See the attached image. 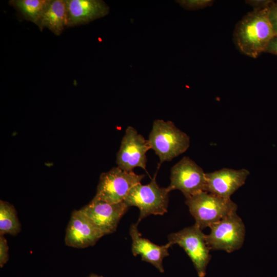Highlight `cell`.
<instances>
[{"instance_id": "21", "label": "cell", "mask_w": 277, "mask_h": 277, "mask_svg": "<svg viewBox=\"0 0 277 277\" xmlns=\"http://www.w3.org/2000/svg\"><path fill=\"white\" fill-rule=\"evenodd\" d=\"M246 3L254 8L253 9H261L268 7L271 2L266 1L250 0L246 1Z\"/></svg>"}, {"instance_id": "17", "label": "cell", "mask_w": 277, "mask_h": 277, "mask_svg": "<svg viewBox=\"0 0 277 277\" xmlns=\"http://www.w3.org/2000/svg\"><path fill=\"white\" fill-rule=\"evenodd\" d=\"M21 230V225L14 207L7 202L0 201V235H16Z\"/></svg>"}, {"instance_id": "2", "label": "cell", "mask_w": 277, "mask_h": 277, "mask_svg": "<svg viewBox=\"0 0 277 277\" xmlns=\"http://www.w3.org/2000/svg\"><path fill=\"white\" fill-rule=\"evenodd\" d=\"M147 140L150 149L159 158V166L185 152L190 143L188 135L172 122L159 119L153 122Z\"/></svg>"}, {"instance_id": "19", "label": "cell", "mask_w": 277, "mask_h": 277, "mask_svg": "<svg viewBox=\"0 0 277 277\" xmlns=\"http://www.w3.org/2000/svg\"><path fill=\"white\" fill-rule=\"evenodd\" d=\"M8 245L4 235L0 236V267H3L9 260Z\"/></svg>"}, {"instance_id": "13", "label": "cell", "mask_w": 277, "mask_h": 277, "mask_svg": "<svg viewBox=\"0 0 277 277\" xmlns=\"http://www.w3.org/2000/svg\"><path fill=\"white\" fill-rule=\"evenodd\" d=\"M68 27L88 24L107 15L109 6L102 0H65Z\"/></svg>"}, {"instance_id": "3", "label": "cell", "mask_w": 277, "mask_h": 277, "mask_svg": "<svg viewBox=\"0 0 277 277\" xmlns=\"http://www.w3.org/2000/svg\"><path fill=\"white\" fill-rule=\"evenodd\" d=\"M185 203L195 219V225L201 230L236 212L238 209L237 205L231 199H225L205 191L186 199Z\"/></svg>"}, {"instance_id": "8", "label": "cell", "mask_w": 277, "mask_h": 277, "mask_svg": "<svg viewBox=\"0 0 277 277\" xmlns=\"http://www.w3.org/2000/svg\"><path fill=\"white\" fill-rule=\"evenodd\" d=\"M206 173L188 156L183 157L171 169L170 183L167 187L170 192L180 190L186 199L206 191Z\"/></svg>"}, {"instance_id": "18", "label": "cell", "mask_w": 277, "mask_h": 277, "mask_svg": "<svg viewBox=\"0 0 277 277\" xmlns=\"http://www.w3.org/2000/svg\"><path fill=\"white\" fill-rule=\"evenodd\" d=\"M183 8L187 10H197L211 6L212 0H180L176 1Z\"/></svg>"}, {"instance_id": "5", "label": "cell", "mask_w": 277, "mask_h": 277, "mask_svg": "<svg viewBox=\"0 0 277 277\" xmlns=\"http://www.w3.org/2000/svg\"><path fill=\"white\" fill-rule=\"evenodd\" d=\"M144 177V174H137L133 171L113 167L101 174L94 197L111 204L123 202L130 190L141 183Z\"/></svg>"}, {"instance_id": "11", "label": "cell", "mask_w": 277, "mask_h": 277, "mask_svg": "<svg viewBox=\"0 0 277 277\" xmlns=\"http://www.w3.org/2000/svg\"><path fill=\"white\" fill-rule=\"evenodd\" d=\"M104 235L81 210H74L67 225L65 238L69 247L84 248L93 246Z\"/></svg>"}, {"instance_id": "4", "label": "cell", "mask_w": 277, "mask_h": 277, "mask_svg": "<svg viewBox=\"0 0 277 277\" xmlns=\"http://www.w3.org/2000/svg\"><path fill=\"white\" fill-rule=\"evenodd\" d=\"M156 174L149 184L134 186L124 201L128 207L135 206L139 209L137 223L150 215H163L167 212L170 191L167 187L157 185Z\"/></svg>"}, {"instance_id": "14", "label": "cell", "mask_w": 277, "mask_h": 277, "mask_svg": "<svg viewBox=\"0 0 277 277\" xmlns=\"http://www.w3.org/2000/svg\"><path fill=\"white\" fill-rule=\"evenodd\" d=\"M137 223L132 224L130 228L132 254L134 256L140 255L142 261L151 264L160 272H164L163 261L169 255L168 249L172 245L169 243L164 245H157L143 238L137 229Z\"/></svg>"}, {"instance_id": "1", "label": "cell", "mask_w": 277, "mask_h": 277, "mask_svg": "<svg viewBox=\"0 0 277 277\" xmlns=\"http://www.w3.org/2000/svg\"><path fill=\"white\" fill-rule=\"evenodd\" d=\"M268 7L253 9L246 14L235 26L233 39L244 54L256 58L275 36L268 18Z\"/></svg>"}, {"instance_id": "12", "label": "cell", "mask_w": 277, "mask_h": 277, "mask_svg": "<svg viewBox=\"0 0 277 277\" xmlns=\"http://www.w3.org/2000/svg\"><path fill=\"white\" fill-rule=\"evenodd\" d=\"M250 174L246 169L235 170L224 168L206 173V191L225 199L242 186Z\"/></svg>"}, {"instance_id": "9", "label": "cell", "mask_w": 277, "mask_h": 277, "mask_svg": "<svg viewBox=\"0 0 277 277\" xmlns=\"http://www.w3.org/2000/svg\"><path fill=\"white\" fill-rule=\"evenodd\" d=\"M149 149L148 140L134 127L128 126L116 154L117 167L127 171H132L136 167L146 169V153Z\"/></svg>"}, {"instance_id": "7", "label": "cell", "mask_w": 277, "mask_h": 277, "mask_svg": "<svg viewBox=\"0 0 277 277\" xmlns=\"http://www.w3.org/2000/svg\"><path fill=\"white\" fill-rule=\"evenodd\" d=\"M205 234L197 226L185 228L168 235V243L183 248L192 262L199 277H204L210 259V249L205 240Z\"/></svg>"}, {"instance_id": "20", "label": "cell", "mask_w": 277, "mask_h": 277, "mask_svg": "<svg viewBox=\"0 0 277 277\" xmlns=\"http://www.w3.org/2000/svg\"><path fill=\"white\" fill-rule=\"evenodd\" d=\"M268 18L275 36H277V3H270L268 8Z\"/></svg>"}, {"instance_id": "23", "label": "cell", "mask_w": 277, "mask_h": 277, "mask_svg": "<svg viewBox=\"0 0 277 277\" xmlns=\"http://www.w3.org/2000/svg\"><path fill=\"white\" fill-rule=\"evenodd\" d=\"M88 277H103V276H102L101 275H98L95 274H91L89 276H88Z\"/></svg>"}, {"instance_id": "10", "label": "cell", "mask_w": 277, "mask_h": 277, "mask_svg": "<svg viewBox=\"0 0 277 277\" xmlns=\"http://www.w3.org/2000/svg\"><path fill=\"white\" fill-rule=\"evenodd\" d=\"M128 208L124 202L111 204L94 197L80 210L106 235L116 230L120 220Z\"/></svg>"}, {"instance_id": "22", "label": "cell", "mask_w": 277, "mask_h": 277, "mask_svg": "<svg viewBox=\"0 0 277 277\" xmlns=\"http://www.w3.org/2000/svg\"><path fill=\"white\" fill-rule=\"evenodd\" d=\"M265 52L277 55V36H274L269 43Z\"/></svg>"}, {"instance_id": "16", "label": "cell", "mask_w": 277, "mask_h": 277, "mask_svg": "<svg viewBox=\"0 0 277 277\" xmlns=\"http://www.w3.org/2000/svg\"><path fill=\"white\" fill-rule=\"evenodd\" d=\"M52 0H10V5L14 7L25 20L37 26L44 12Z\"/></svg>"}, {"instance_id": "6", "label": "cell", "mask_w": 277, "mask_h": 277, "mask_svg": "<svg viewBox=\"0 0 277 277\" xmlns=\"http://www.w3.org/2000/svg\"><path fill=\"white\" fill-rule=\"evenodd\" d=\"M210 228V232L205 235V240L210 250L231 253L242 247L245 236V227L236 212L213 224Z\"/></svg>"}, {"instance_id": "15", "label": "cell", "mask_w": 277, "mask_h": 277, "mask_svg": "<svg viewBox=\"0 0 277 277\" xmlns=\"http://www.w3.org/2000/svg\"><path fill=\"white\" fill-rule=\"evenodd\" d=\"M37 26L41 31L47 28L55 35H60L68 28L66 1L52 0Z\"/></svg>"}]
</instances>
